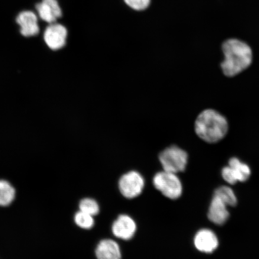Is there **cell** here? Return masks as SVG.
<instances>
[{"instance_id":"obj_1","label":"cell","mask_w":259,"mask_h":259,"mask_svg":"<svg viewBox=\"0 0 259 259\" xmlns=\"http://www.w3.org/2000/svg\"><path fill=\"white\" fill-rule=\"evenodd\" d=\"M225 60L221 64L225 75L233 77L247 69L252 63V52L249 45L244 41L231 38L222 45Z\"/></svg>"},{"instance_id":"obj_2","label":"cell","mask_w":259,"mask_h":259,"mask_svg":"<svg viewBox=\"0 0 259 259\" xmlns=\"http://www.w3.org/2000/svg\"><path fill=\"white\" fill-rule=\"evenodd\" d=\"M194 130L203 141L216 143L228 134V122L224 116L213 109H206L197 116Z\"/></svg>"},{"instance_id":"obj_3","label":"cell","mask_w":259,"mask_h":259,"mask_svg":"<svg viewBox=\"0 0 259 259\" xmlns=\"http://www.w3.org/2000/svg\"><path fill=\"white\" fill-rule=\"evenodd\" d=\"M153 184L155 189L170 199H177L182 195L183 184L177 174L160 171L155 175Z\"/></svg>"},{"instance_id":"obj_4","label":"cell","mask_w":259,"mask_h":259,"mask_svg":"<svg viewBox=\"0 0 259 259\" xmlns=\"http://www.w3.org/2000/svg\"><path fill=\"white\" fill-rule=\"evenodd\" d=\"M158 157L163 170L177 174L186 169L188 154L177 146L172 145L165 148Z\"/></svg>"},{"instance_id":"obj_5","label":"cell","mask_w":259,"mask_h":259,"mask_svg":"<svg viewBox=\"0 0 259 259\" xmlns=\"http://www.w3.org/2000/svg\"><path fill=\"white\" fill-rule=\"evenodd\" d=\"M145 186V180L137 171H128L120 178L118 182L119 190L122 195L129 199L140 195Z\"/></svg>"},{"instance_id":"obj_6","label":"cell","mask_w":259,"mask_h":259,"mask_svg":"<svg viewBox=\"0 0 259 259\" xmlns=\"http://www.w3.org/2000/svg\"><path fill=\"white\" fill-rule=\"evenodd\" d=\"M67 37V29L60 24H50L44 33L45 43L53 51L59 50L64 48L66 44Z\"/></svg>"},{"instance_id":"obj_7","label":"cell","mask_w":259,"mask_h":259,"mask_svg":"<svg viewBox=\"0 0 259 259\" xmlns=\"http://www.w3.org/2000/svg\"><path fill=\"white\" fill-rule=\"evenodd\" d=\"M194 245L197 250L210 254L218 249L219 241L218 236L212 230L202 229L194 236Z\"/></svg>"},{"instance_id":"obj_8","label":"cell","mask_w":259,"mask_h":259,"mask_svg":"<svg viewBox=\"0 0 259 259\" xmlns=\"http://www.w3.org/2000/svg\"><path fill=\"white\" fill-rule=\"evenodd\" d=\"M137 226L131 217L122 214L119 215L112 226V232L115 237L127 241L134 237Z\"/></svg>"},{"instance_id":"obj_9","label":"cell","mask_w":259,"mask_h":259,"mask_svg":"<svg viewBox=\"0 0 259 259\" xmlns=\"http://www.w3.org/2000/svg\"><path fill=\"white\" fill-rule=\"evenodd\" d=\"M16 22L20 26L21 33L24 37L35 36L39 32L37 16L31 11L20 13L16 18Z\"/></svg>"},{"instance_id":"obj_10","label":"cell","mask_w":259,"mask_h":259,"mask_svg":"<svg viewBox=\"0 0 259 259\" xmlns=\"http://www.w3.org/2000/svg\"><path fill=\"white\" fill-rule=\"evenodd\" d=\"M40 18L49 24L55 23L62 16V11L57 0H42L36 5Z\"/></svg>"},{"instance_id":"obj_11","label":"cell","mask_w":259,"mask_h":259,"mask_svg":"<svg viewBox=\"0 0 259 259\" xmlns=\"http://www.w3.org/2000/svg\"><path fill=\"white\" fill-rule=\"evenodd\" d=\"M228 207L219 197L213 195L208 213L210 221L217 225L225 224L230 216Z\"/></svg>"},{"instance_id":"obj_12","label":"cell","mask_w":259,"mask_h":259,"mask_svg":"<svg viewBox=\"0 0 259 259\" xmlns=\"http://www.w3.org/2000/svg\"><path fill=\"white\" fill-rule=\"evenodd\" d=\"M96 255L97 259H121V249L112 239H103L97 246Z\"/></svg>"},{"instance_id":"obj_13","label":"cell","mask_w":259,"mask_h":259,"mask_svg":"<svg viewBox=\"0 0 259 259\" xmlns=\"http://www.w3.org/2000/svg\"><path fill=\"white\" fill-rule=\"evenodd\" d=\"M228 166L231 167L238 182H245L250 178V167L247 164L243 163L238 158H231L229 161Z\"/></svg>"},{"instance_id":"obj_14","label":"cell","mask_w":259,"mask_h":259,"mask_svg":"<svg viewBox=\"0 0 259 259\" xmlns=\"http://www.w3.org/2000/svg\"><path fill=\"white\" fill-rule=\"evenodd\" d=\"M15 197V190L11 184L0 180V206H6L11 204Z\"/></svg>"},{"instance_id":"obj_15","label":"cell","mask_w":259,"mask_h":259,"mask_svg":"<svg viewBox=\"0 0 259 259\" xmlns=\"http://www.w3.org/2000/svg\"><path fill=\"white\" fill-rule=\"evenodd\" d=\"M213 195L219 197L228 206H235L238 202L234 191L228 186H223L219 187L215 191Z\"/></svg>"},{"instance_id":"obj_16","label":"cell","mask_w":259,"mask_h":259,"mask_svg":"<svg viewBox=\"0 0 259 259\" xmlns=\"http://www.w3.org/2000/svg\"><path fill=\"white\" fill-rule=\"evenodd\" d=\"M79 210L88 214L96 216L100 212L98 203L95 200L91 198H85L80 200L79 205Z\"/></svg>"},{"instance_id":"obj_17","label":"cell","mask_w":259,"mask_h":259,"mask_svg":"<svg viewBox=\"0 0 259 259\" xmlns=\"http://www.w3.org/2000/svg\"><path fill=\"white\" fill-rule=\"evenodd\" d=\"M74 220L77 226L83 229H91L95 225L93 216L80 210L76 212Z\"/></svg>"},{"instance_id":"obj_18","label":"cell","mask_w":259,"mask_h":259,"mask_svg":"<svg viewBox=\"0 0 259 259\" xmlns=\"http://www.w3.org/2000/svg\"><path fill=\"white\" fill-rule=\"evenodd\" d=\"M126 5L135 11H144L150 5L151 0H124Z\"/></svg>"},{"instance_id":"obj_19","label":"cell","mask_w":259,"mask_h":259,"mask_svg":"<svg viewBox=\"0 0 259 259\" xmlns=\"http://www.w3.org/2000/svg\"><path fill=\"white\" fill-rule=\"evenodd\" d=\"M222 176L226 181L230 185H235L236 183H238V181L236 179L234 172L229 166H227L223 168L222 170Z\"/></svg>"}]
</instances>
